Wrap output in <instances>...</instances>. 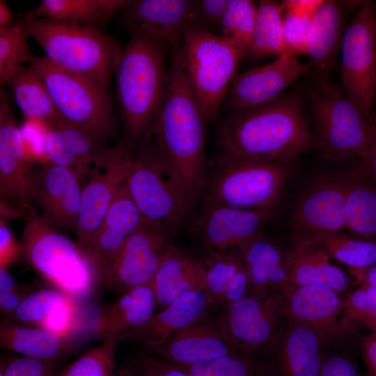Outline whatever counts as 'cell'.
Wrapping results in <instances>:
<instances>
[{"mask_svg": "<svg viewBox=\"0 0 376 376\" xmlns=\"http://www.w3.org/2000/svg\"><path fill=\"white\" fill-rule=\"evenodd\" d=\"M206 116L185 72L180 50L169 60L161 106L147 132L182 191L190 216L196 212L208 175Z\"/></svg>", "mask_w": 376, "mask_h": 376, "instance_id": "obj_1", "label": "cell"}, {"mask_svg": "<svg viewBox=\"0 0 376 376\" xmlns=\"http://www.w3.org/2000/svg\"><path fill=\"white\" fill-rule=\"evenodd\" d=\"M220 155L289 162L313 142L300 92L232 111L220 123Z\"/></svg>", "mask_w": 376, "mask_h": 376, "instance_id": "obj_2", "label": "cell"}, {"mask_svg": "<svg viewBox=\"0 0 376 376\" xmlns=\"http://www.w3.org/2000/svg\"><path fill=\"white\" fill-rule=\"evenodd\" d=\"M169 51L161 45L131 36L113 68L123 140L132 148L150 129L161 106L166 83Z\"/></svg>", "mask_w": 376, "mask_h": 376, "instance_id": "obj_3", "label": "cell"}, {"mask_svg": "<svg viewBox=\"0 0 376 376\" xmlns=\"http://www.w3.org/2000/svg\"><path fill=\"white\" fill-rule=\"evenodd\" d=\"M20 257L51 288L76 300L92 296L100 277L87 254L59 228L45 222L31 206L25 212Z\"/></svg>", "mask_w": 376, "mask_h": 376, "instance_id": "obj_4", "label": "cell"}, {"mask_svg": "<svg viewBox=\"0 0 376 376\" xmlns=\"http://www.w3.org/2000/svg\"><path fill=\"white\" fill-rule=\"evenodd\" d=\"M21 20L49 61L109 92L122 48L112 38L88 25L26 16Z\"/></svg>", "mask_w": 376, "mask_h": 376, "instance_id": "obj_5", "label": "cell"}, {"mask_svg": "<svg viewBox=\"0 0 376 376\" xmlns=\"http://www.w3.org/2000/svg\"><path fill=\"white\" fill-rule=\"evenodd\" d=\"M288 175V162L220 155L208 172L202 204L273 213Z\"/></svg>", "mask_w": 376, "mask_h": 376, "instance_id": "obj_6", "label": "cell"}, {"mask_svg": "<svg viewBox=\"0 0 376 376\" xmlns=\"http://www.w3.org/2000/svg\"><path fill=\"white\" fill-rule=\"evenodd\" d=\"M180 58L191 88L208 121H215L246 51L221 35L191 25Z\"/></svg>", "mask_w": 376, "mask_h": 376, "instance_id": "obj_7", "label": "cell"}, {"mask_svg": "<svg viewBox=\"0 0 376 376\" xmlns=\"http://www.w3.org/2000/svg\"><path fill=\"white\" fill-rule=\"evenodd\" d=\"M317 141L322 155L334 162L361 158L373 134V114L365 116L329 79L312 84L308 91Z\"/></svg>", "mask_w": 376, "mask_h": 376, "instance_id": "obj_8", "label": "cell"}, {"mask_svg": "<svg viewBox=\"0 0 376 376\" xmlns=\"http://www.w3.org/2000/svg\"><path fill=\"white\" fill-rule=\"evenodd\" d=\"M125 184L145 221L172 233L190 217L187 201L148 133L134 148Z\"/></svg>", "mask_w": 376, "mask_h": 376, "instance_id": "obj_9", "label": "cell"}, {"mask_svg": "<svg viewBox=\"0 0 376 376\" xmlns=\"http://www.w3.org/2000/svg\"><path fill=\"white\" fill-rule=\"evenodd\" d=\"M29 66L43 80L63 119L107 140L116 136L117 120L109 93L57 67L45 56H33Z\"/></svg>", "mask_w": 376, "mask_h": 376, "instance_id": "obj_10", "label": "cell"}, {"mask_svg": "<svg viewBox=\"0 0 376 376\" xmlns=\"http://www.w3.org/2000/svg\"><path fill=\"white\" fill-rule=\"evenodd\" d=\"M340 47L341 86L348 100L370 117L376 94L375 10L370 1L358 6Z\"/></svg>", "mask_w": 376, "mask_h": 376, "instance_id": "obj_11", "label": "cell"}, {"mask_svg": "<svg viewBox=\"0 0 376 376\" xmlns=\"http://www.w3.org/2000/svg\"><path fill=\"white\" fill-rule=\"evenodd\" d=\"M134 148L123 139L95 162L82 182L76 242L84 250L100 225L113 197L126 181Z\"/></svg>", "mask_w": 376, "mask_h": 376, "instance_id": "obj_12", "label": "cell"}, {"mask_svg": "<svg viewBox=\"0 0 376 376\" xmlns=\"http://www.w3.org/2000/svg\"><path fill=\"white\" fill-rule=\"evenodd\" d=\"M222 315L239 350L250 355L275 339L285 318L281 290L251 288L244 297L225 304Z\"/></svg>", "mask_w": 376, "mask_h": 376, "instance_id": "obj_13", "label": "cell"}, {"mask_svg": "<svg viewBox=\"0 0 376 376\" xmlns=\"http://www.w3.org/2000/svg\"><path fill=\"white\" fill-rule=\"evenodd\" d=\"M170 234L162 226L144 220L127 238L102 283L122 294L133 287L152 282L173 245Z\"/></svg>", "mask_w": 376, "mask_h": 376, "instance_id": "obj_14", "label": "cell"}, {"mask_svg": "<svg viewBox=\"0 0 376 376\" xmlns=\"http://www.w3.org/2000/svg\"><path fill=\"white\" fill-rule=\"evenodd\" d=\"M285 318L314 331L324 343L354 333L359 326L345 311L339 292L320 285H286L281 288Z\"/></svg>", "mask_w": 376, "mask_h": 376, "instance_id": "obj_15", "label": "cell"}, {"mask_svg": "<svg viewBox=\"0 0 376 376\" xmlns=\"http://www.w3.org/2000/svg\"><path fill=\"white\" fill-rule=\"evenodd\" d=\"M148 353L176 366L204 363L242 352L233 340L223 315L203 318L166 338L142 341Z\"/></svg>", "mask_w": 376, "mask_h": 376, "instance_id": "obj_16", "label": "cell"}, {"mask_svg": "<svg viewBox=\"0 0 376 376\" xmlns=\"http://www.w3.org/2000/svg\"><path fill=\"white\" fill-rule=\"evenodd\" d=\"M82 182L72 171L49 162L35 168L29 197L45 222L68 232H77Z\"/></svg>", "mask_w": 376, "mask_h": 376, "instance_id": "obj_17", "label": "cell"}, {"mask_svg": "<svg viewBox=\"0 0 376 376\" xmlns=\"http://www.w3.org/2000/svg\"><path fill=\"white\" fill-rule=\"evenodd\" d=\"M194 1L134 0L123 10L125 26L138 36L166 49L170 55L181 48L194 22Z\"/></svg>", "mask_w": 376, "mask_h": 376, "instance_id": "obj_18", "label": "cell"}, {"mask_svg": "<svg viewBox=\"0 0 376 376\" xmlns=\"http://www.w3.org/2000/svg\"><path fill=\"white\" fill-rule=\"evenodd\" d=\"M309 72L308 64L292 54L283 53L275 60L250 68L235 78L223 104L232 112L268 102L283 95Z\"/></svg>", "mask_w": 376, "mask_h": 376, "instance_id": "obj_19", "label": "cell"}, {"mask_svg": "<svg viewBox=\"0 0 376 376\" xmlns=\"http://www.w3.org/2000/svg\"><path fill=\"white\" fill-rule=\"evenodd\" d=\"M273 213L202 204L192 229L207 252L237 249L263 230Z\"/></svg>", "mask_w": 376, "mask_h": 376, "instance_id": "obj_20", "label": "cell"}, {"mask_svg": "<svg viewBox=\"0 0 376 376\" xmlns=\"http://www.w3.org/2000/svg\"><path fill=\"white\" fill-rule=\"evenodd\" d=\"M35 168L29 157L21 130L6 94L0 93V192L5 200L25 213L32 206L29 197Z\"/></svg>", "mask_w": 376, "mask_h": 376, "instance_id": "obj_21", "label": "cell"}, {"mask_svg": "<svg viewBox=\"0 0 376 376\" xmlns=\"http://www.w3.org/2000/svg\"><path fill=\"white\" fill-rule=\"evenodd\" d=\"M345 175L322 176L301 194L290 217L295 234L340 232L346 229Z\"/></svg>", "mask_w": 376, "mask_h": 376, "instance_id": "obj_22", "label": "cell"}, {"mask_svg": "<svg viewBox=\"0 0 376 376\" xmlns=\"http://www.w3.org/2000/svg\"><path fill=\"white\" fill-rule=\"evenodd\" d=\"M143 221L125 182L84 250L94 265L101 283L127 238Z\"/></svg>", "mask_w": 376, "mask_h": 376, "instance_id": "obj_23", "label": "cell"}, {"mask_svg": "<svg viewBox=\"0 0 376 376\" xmlns=\"http://www.w3.org/2000/svg\"><path fill=\"white\" fill-rule=\"evenodd\" d=\"M108 140L63 119L46 126L43 149L47 162L75 172L83 182L107 150Z\"/></svg>", "mask_w": 376, "mask_h": 376, "instance_id": "obj_24", "label": "cell"}, {"mask_svg": "<svg viewBox=\"0 0 376 376\" xmlns=\"http://www.w3.org/2000/svg\"><path fill=\"white\" fill-rule=\"evenodd\" d=\"M156 306L152 282L133 287L101 308L93 323L92 337L103 340L136 328L152 316Z\"/></svg>", "mask_w": 376, "mask_h": 376, "instance_id": "obj_25", "label": "cell"}, {"mask_svg": "<svg viewBox=\"0 0 376 376\" xmlns=\"http://www.w3.org/2000/svg\"><path fill=\"white\" fill-rule=\"evenodd\" d=\"M343 8L340 1L324 0L313 15L307 52L313 84L327 79L334 67L343 34Z\"/></svg>", "mask_w": 376, "mask_h": 376, "instance_id": "obj_26", "label": "cell"}, {"mask_svg": "<svg viewBox=\"0 0 376 376\" xmlns=\"http://www.w3.org/2000/svg\"><path fill=\"white\" fill-rule=\"evenodd\" d=\"M324 342L308 327L289 321L275 357L274 376H319Z\"/></svg>", "mask_w": 376, "mask_h": 376, "instance_id": "obj_27", "label": "cell"}, {"mask_svg": "<svg viewBox=\"0 0 376 376\" xmlns=\"http://www.w3.org/2000/svg\"><path fill=\"white\" fill-rule=\"evenodd\" d=\"M212 304L205 289H197L175 299L142 325L118 335L120 342L162 340L203 317Z\"/></svg>", "mask_w": 376, "mask_h": 376, "instance_id": "obj_28", "label": "cell"}, {"mask_svg": "<svg viewBox=\"0 0 376 376\" xmlns=\"http://www.w3.org/2000/svg\"><path fill=\"white\" fill-rule=\"evenodd\" d=\"M205 275L203 260L173 244L164 256L152 281L157 306L162 309L188 292L206 290Z\"/></svg>", "mask_w": 376, "mask_h": 376, "instance_id": "obj_29", "label": "cell"}, {"mask_svg": "<svg viewBox=\"0 0 376 376\" xmlns=\"http://www.w3.org/2000/svg\"><path fill=\"white\" fill-rule=\"evenodd\" d=\"M77 337L63 336L48 330L19 324L8 317L0 323V345L20 356L54 361L69 353Z\"/></svg>", "mask_w": 376, "mask_h": 376, "instance_id": "obj_30", "label": "cell"}, {"mask_svg": "<svg viewBox=\"0 0 376 376\" xmlns=\"http://www.w3.org/2000/svg\"><path fill=\"white\" fill-rule=\"evenodd\" d=\"M346 229L376 242V177L359 164L345 174Z\"/></svg>", "mask_w": 376, "mask_h": 376, "instance_id": "obj_31", "label": "cell"}, {"mask_svg": "<svg viewBox=\"0 0 376 376\" xmlns=\"http://www.w3.org/2000/svg\"><path fill=\"white\" fill-rule=\"evenodd\" d=\"M292 265L287 285H320L338 292L347 290L350 281L345 272L330 263V256L299 234L292 237Z\"/></svg>", "mask_w": 376, "mask_h": 376, "instance_id": "obj_32", "label": "cell"}, {"mask_svg": "<svg viewBox=\"0 0 376 376\" xmlns=\"http://www.w3.org/2000/svg\"><path fill=\"white\" fill-rule=\"evenodd\" d=\"M203 263L205 289L212 304L225 305L248 294L251 284L237 249L209 252Z\"/></svg>", "mask_w": 376, "mask_h": 376, "instance_id": "obj_33", "label": "cell"}, {"mask_svg": "<svg viewBox=\"0 0 376 376\" xmlns=\"http://www.w3.org/2000/svg\"><path fill=\"white\" fill-rule=\"evenodd\" d=\"M127 0H42L25 15L99 29L130 3Z\"/></svg>", "mask_w": 376, "mask_h": 376, "instance_id": "obj_34", "label": "cell"}, {"mask_svg": "<svg viewBox=\"0 0 376 376\" xmlns=\"http://www.w3.org/2000/svg\"><path fill=\"white\" fill-rule=\"evenodd\" d=\"M23 116L45 126L63 118L40 76L31 67L21 68L6 83Z\"/></svg>", "mask_w": 376, "mask_h": 376, "instance_id": "obj_35", "label": "cell"}, {"mask_svg": "<svg viewBox=\"0 0 376 376\" xmlns=\"http://www.w3.org/2000/svg\"><path fill=\"white\" fill-rule=\"evenodd\" d=\"M340 263L362 273L376 263V242L350 236L343 231L299 234Z\"/></svg>", "mask_w": 376, "mask_h": 376, "instance_id": "obj_36", "label": "cell"}, {"mask_svg": "<svg viewBox=\"0 0 376 376\" xmlns=\"http://www.w3.org/2000/svg\"><path fill=\"white\" fill-rule=\"evenodd\" d=\"M283 13L280 3L272 0H263L258 3L246 56L258 59L272 55L278 56L283 52Z\"/></svg>", "mask_w": 376, "mask_h": 376, "instance_id": "obj_37", "label": "cell"}, {"mask_svg": "<svg viewBox=\"0 0 376 376\" xmlns=\"http://www.w3.org/2000/svg\"><path fill=\"white\" fill-rule=\"evenodd\" d=\"M29 37L22 20L0 28L1 87L34 56L29 46Z\"/></svg>", "mask_w": 376, "mask_h": 376, "instance_id": "obj_38", "label": "cell"}, {"mask_svg": "<svg viewBox=\"0 0 376 376\" xmlns=\"http://www.w3.org/2000/svg\"><path fill=\"white\" fill-rule=\"evenodd\" d=\"M119 343L118 336L102 340L55 376H116L115 353Z\"/></svg>", "mask_w": 376, "mask_h": 376, "instance_id": "obj_39", "label": "cell"}, {"mask_svg": "<svg viewBox=\"0 0 376 376\" xmlns=\"http://www.w3.org/2000/svg\"><path fill=\"white\" fill-rule=\"evenodd\" d=\"M257 16V5L251 0H228L221 23V36L230 40L246 52Z\"/></svg>", "mask_w": 376, "mask_h": 376, "instance_id": "obj_40", "label": "cell"}, {"mask_svg": "<svg viewBox=\"0 0 376 376\" xmlns=\"http://www.w3.org/2000/svg\"><path fill=\"white\" fill-rule=\"evenodd\" d=\"M69 297L52 288L32 291L9 318L19 324L38 327L56 306Z\"/></svg>", "mask_w": 376, "mask_h": 376, "instance_id": "obj_41", "label": "cell"}, {"mask_svg": "<svg viewBox=\"0 0 376 376\" xmlns=\"http://www.w3.org/2000/svg\"><path fill=\"white\" fill-rule=\"evenodd\" d=\"M245 267L253 266L291 267L292 249H285L263 233L237 249Z\"/></svg>", "mask_w": 376, "mask_h": 376, "instance_id": "obj_42", "label": "cell"}, {"mask_svg": "<svg viewBox=\"0 0 376 376\" xmlns=\"http://www.w3.org/2000/svg\"><path fill=\"white\" fill-rule=\"evenodd\" d=\"M176 366L191 376H262L250 355L240 352L199 364Z\"/></svg>", "mask_w": 376, "mask_h": 376, "instance_id": "obj_43", "label": "cell"}, {"mask_svg": "<svg viewBox=\"0 0 376 376\" xmlns=\"http://www.w3.org/2000/svg\"><path fill=\"white\" fill-rule=\"evenodd\" d=\"M314 13L288 10L283 13V53L293 56L306 54L311 22ZM282 53V54H283Z\"/></svg>", "mask_w": 376, "mask_h": 376, "instance_id": "obj_44", "label": "cell"}, {"mask_svg": "<svg viewBox=\"0 0 376 376\" xmlns=\"http://www.w3.org/2000/svg\"><path fill=\"white\" fill-rule=\"evenodd\" d=\"M347 315L370 331H376V288L361 281L359 286L345 298Z\"/></svg>", "mask_w": 376, "mask_h": 376, "instance_id": "obj_45", "label": "cell"}, {"mask_svg": "<svg viewBox=\"0 0 376 376\" xmlns=\"http://www.w3.org/2000/svg\"><path fill=\"white\" fill-rule=\"evenodd\" d=\"M79 302L69 297L56 306L38 327L68 337H77L82 327Z\"/></svg>", "mask_w": 376, "mask_h": 376, "instance_id": "obj_46", "label": "cell"}, {"mask_svg": "<svg viewBox=\"0 0 376 376\" xmlns=\"http://www.w3.org/2000/svg\"><path fill=\"white\" fill-rule=\"evenodd\" d=\"M228 0L194 1L193 24L216 35H221V23Z\"/></svg>", "mask_w": 376, "mask_h": 376, "instance_id": "obj_47", "label": "cell"}, {"mask_svg": "<svg viewBox=\"0 0 376 376\" xmlns=\"http://www.w3.org/2000/svg\"><path fill=\"white\" fill-rule=\"evenodd\" d=\"M53 362L14 357L3 360L0 370L3 376H55Z\"/></svg>", "mask_w": 376, "mask_h": 376, "instance_id": "obj_48", "label": "cell"}, {"mask_svg": "<svg viewBox=\"0 0 376 376\" xmlns=\"http://www.w3.org/2000/svg\"><path fill=\"white\" fill-rule=\"evenodd\" d=\"M319 376H364L350 355L343 353L324 354Z\"/></svg>", "mask_w": 376, "mask_h": 376, "instance_id": "obj_49", "label": "cell"}, {"mask_svg": "<svg viewBox=\"0 0 376 376\" xmlns=\"http://www.w3.org/2000/svg\"><path fill=\"white\" fill-rule=\"evenodd\" d=\"M138 364L141 376H191L180 368L150 353L141 355Z\"/></svg>", "mask_w": 376, "mask_h": 376, "instance_id": "obj_50", "label": "cell"}, {"mask_svg": "<svg viewBox=\"0 0 376 376\" xmlns=\"http://www.w3.org/2000/svg\"><path fill=\"white\" fill-rule=\"evenodd\" d=\"M20 257L18 243L6 221H0V268L8 269Z\"/></svg>", "mask_w": 376, "mask_h": 376, "instance_id": "obj_51", "label": "cell"}, {"mask_svg": "<svg viewBox=\"0 0 376 376\" xmlns=\"http://www.w3.org/2000/svg\"><path fill=\"white\" fill-rule=\"evenodd\" d=\"M359 345L366 367L364 376H376V331L360 336Z\"/></svg>", "mask_w": 376, "mask_h": 376, "instance_id": "obj_52", "label": "cell"}, {"mask_svg": "<svg viewBox=\"0 0 376 376\" xmlns=\"http://www.w3.org/2000/svg\"><path fill=\"white\" fill-rule=\"evenodd\" d=\"M29 293L30 292L23 291L0 292V311L2 317H10Z\"/></svg>", "mask_w": 376, "mask_h": 376, "instance_id": "obj_53", "label": "cell"}, {"mask_svg": "<svg viewBox=\"0 0 376 376\" xmlns=\"http://www.w3.org/2000/svg\"><path fill=\"white\" fill-rule=\"evenodd\" d=\"M373 134L369 147L359 164L376 177V113H373Z\"/></svg>", "mask_w": 376, "mask_h": 376, "instance_id": "obj_54", "label": "cell"}, {"mask_svg": "<svg viewBox=\"0 0 376 376\" xmlns=\"http://www.w3.org/2000/svg\"><path fill=\"white\" fill-rule=\"evenodd\" d=\"M324 0H284L280 3L283 12L297 10L315 13Z\"/></svg>", "mask_w": 376, "mask_h": 376, "instance_id": "obj_55", "label": "cell"}, {"mask_svg": "<svg viewBox=\"0 0 376 376\" xmlns=\"http://www.w3.org/2000/svg\"><path fill=\"white\" fill-rule=\"evenodd\" d=\"M8 291H23L31 292V288L17 281L8 271L0 268V292Z\"/></svg>", "mask_w": 376, "mask_h": 376, "instance_id": "obj_56", "label": "cell"}, {"mask_svg": "<svg viewBox=\"0 0 376 376\" xmlns=\"http://www.w3.org/2000/svg\"><path fill=\"white\" fill-rule=\"evenodd\" d=\"M12 13L4 0H0V28L11 24Z\"/></svg>", "mask_w": 376, "mask_h": 376, "instance_id": "obj_57", "label": "cell"}, {"mask_svg": "<svg viewBox=\"0 0 376 376\" xmlns=\"http://www.w3.org/2000/svg\"><path fill=\"white\" fill-rule=\"evenodd\" d=\"M358 280L359 282L364 281L376 288V263L364 270Z\"/></svg>", "mask_w": 376, "mask_h": 376, "instance_id": "obj_58", "label": "cell"}, {"mask_svg": "<svg viewBox=\"0 0 376 376\" xmlns=\"http://www.w3.org/2000/svg\"><path fill=\"white\" fill-rule=\"evenodd\" d=\"M116 376H141V375L128 367H121L116 371Z\"/></svg>", "mask_w": 376, "mask_h": 376, "instance_id": "obj_59", "label": "cell"}, {"mask_svg": "<svg viewBox=\"0 0 376 376\" xmlns=\"http://www.w3.org/2000/svg\"><path fill=\"white\" fill-rule=\"evenodd\" d=\"M0 376H3V374L1 370H0Z\"/></svg>", "mask_w": 376, "mask_h": 376, "instance_id": "obj_60", "label": "cell"}, {"mask_svg": "<svg viewBox=\"0 0 376 376\" xmlns=\"http://www.w3.org/2000/svg\"><path fill=\"white\" fill-rule=\"evenodd\" d=\"M375 22H376V11H375Z\"/></svg>", "mask_w": 376, "mask_h": 376, "instance_id": "obj_61", "label": "cell"}]
</instances>
